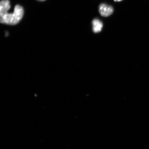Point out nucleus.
I'll use <instances>...</instances> for the list:
<instances>
[{
    "instance_id": "obj_1",
    "label": "nucleus",
    "mask_w": 149,
    "mask_h": 149,
    "mask_svg": "<svg viewBox=\"0 0 149 149\" xmlns=\"http://www.w3.org/2000/svg\"><path fill=\"white\" fill-rule=\"evenodd\" d=\"M10 8L8 0H2L0 3V21L1 23L9 25L17 24L23 17L24 10L21 6L16 5L13 13H8Z\"/></svg>"
},
{
    "instance_id": "obj_2",
    "label": "nucleus",
    "mask_w": 149,
    "mask_h": 149,
    "mask_svg": "<svg viewBox=\"0 0 149 149\" xmlns=\"http://www.w3.org/2000/svg\"><path fill=\"white\" fill-rule=\"evenodd\" d=\"M99 12L102 16H109L113 13V9L111 6L105 3H101L99 6Z\"/></svg>"
},
{
    "instance_id": "obj_3",
    "label": "nucleus",
    "mask_w": 149,
    "mask_h": 149,
    "mask_svg": "<svg viewBox=\"0 0 149 149\" xmlns=\"http://www.w3.org/2000/svg\"><path fill=\"white\" fill-rule=\"evenodd\" d=\"M93 26L92 30L93 32L97 33L101 31L103 24L102 22L97 19H95L92 22Z\"/></svg>"
},
{
    "instance_id": "obj_4",
    "label": "nucleus",
    "mask_w": 149,
    "mask_h": 149,
    "mask_svg": "<svg viewBox=\"0 0 149 149\" xmlns=\"http://www.w3.org/2000/svg\"><path fill=\"white\" fill-rule=\"evenodd\" d=\"M114 1H115L120 2L122 1H123V0H114Z\"/></svg>"
},
{
    "instance_id": "obj_5",
    "label": "nucleus",
    "mask_w": 149,
    "mask_h": 149,
    "mask_svg": "<svg viewBox=\"0 0 149 149\" xmlns=\"http://www.w3.org/2000/svg\"><path fill=\"white\" fill-rule=\"evenodd\" d=\"M38 1H45V0H38Z\"/></svg>"
}]
</instances>
